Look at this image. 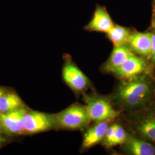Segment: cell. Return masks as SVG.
<instances>
[{
    "mask_svg": "<svg viewBox=\"0 0 155 155\" xmlns=\"http://www.w3.org/2000/svg\"><path fill=\"white\" fill-rule=\"evenodd\" d=\"M133 54L127 45L114 47L104 66L105 70L107 72L113 73Z\"/></svg>",
    "mask_w": 155,
    "mask_h": 155,
    "instance_id": "cell-13",
    "label": "cell"
},
{
    "mask_svg": "<svg viewBox=\"0 0 155 155\" xmlns=\"http://www.w3.org/2000/svg\"><path fill=\"white\" fill-rule=\"evenodd\" d=\"M133 32L129 28L119 25H114L107 34L108 39L116 46L127 45L129 38Z\"/></svg>",
    "mask_w": 155,
    "mask_h": 155,
    "instance_id": "cell-15",
    "label": "cell"
},
{
    "mask_svg": "<svg viewBox=\"0 0 155 155\" xmlns=\"http://www.w3.org/2000/svg\"><path fill=\"white\" fill-rule=\"evenodd\" d=\"M148 71V66L147 62L142 57L136 55L133 53L113 74L117 77L124 79Z\"/></svg>",
    "mask_w": 155,
    "mask_h": 155,
    "instance_id": "cell-8",
    "label": "cell"
},
{
    "mask_svg": "<svg viewBox=\"0 0 155 155\" xmlns=\"http://www.w3.org/2000/svg\"><path fill=\"white\" fill-rule=\"evenodd\" d=\"M57 127L65 129H79L87 126L90 122L85 106L75 104L54 115Z\"/></svg>",
    "mask_w": 155,
    "mask_h": 155,
    "instance_id": "cell-4",
    "label": "cell"
},
{
    "mask_svg": "<svg viewBox=\"0 0 155 155\" xmlns=\"http://www.w3.org/2000/svg\"><path fill=\"white\" fill-rule=\"evenodd\" d=\"M123 149L128 154L133 155H155V144L148 140L129 134Z\"/></svg>",
    "mask_w": 155,
    "mask_h": 155,
    "instance_id": "cell-9",
    "label": "cell"
},
{
    "mask_svg": "<svg viewBox=\"0 0 155 155\" xmlns=\"http://www.w3.org/2000/svg\"><path fill=\"white\" fill-rule=\"evenodd\" d=\"M7 138L6 137L5 134L0 130V147L4 144H5Z\"/></svg>",
    "mask_w": 155,
    "mask_h": 155,
    "instance_id": "cell-20",
    "label": "cell"
},
{
    "mask_svg": "<svg viewBox=\"0 0 155 155\" xmlns=\"http://www.w3.org/2000/svg\"><path fill=\"white\" fill-rule=\"evenodd\" d=\"M151 32H133L127 42V46L135 54L144 57H149L152 45Z\"/></svg>",
    "mask_w": 155,
    "mask_h": 155,
    "instance_id": "cell-11",
    "label": "cell"
},
{
    "mask_svg": "<svg viewBox=\"0 0 155 155\" xmlns=\"http://www.w3.org/2000/svg\"><path fill=\"white\" fill-rule=\"evenodd\" d=\"M155 84L148 72L124 79L113 93L111 100L124 110L132 111L147 105L153 101Z\"/></svg>",
    "mask_w": 155,
    "mask_h": 155,
    "instance_id": "cell-1",
    "label": "cell"
},
{
    "mask_svg": "<svg viewBox=\"0 0 155 155\" xmlns=\"http://www.w3.org/2000/svg\"><path fill=\"white\" fill-rule=\"evenodd\" d=\"M152 45H151V49L149 55V61L150 64L152 66H155V30L153 29L152 32Z\"/></svg>",
    "mask_w": 155,
    "mask_h": 155,
    "instance_id": "cell-18",
    "label": "cell"
},
{
    "mask_svg": "<svg viewBox=\"0 0 155 155\" xmlns=\"http://www.w3.org/2000/svg\"><path fill=\"white\" fill-rule=\"evenodd\" d=\"M129 116L132 134L155 144V101L132 111Z\"/></svg>",
    "mask_w": 155,
    "mask_h": 155,
    "instance_id": "cell-2",
    "label": "cell"
},
{
    "mask_svg": "<svg viewBox=\"0 0 155 155\" xmlns=\"http://www.w3.org/2000/svg\"><path fill=\"white\" fill-rule=\"evenodd\" d=\"M26 107L0 113V130L6 135L25 134L23 116Z\"/></svg>",
    "mask_w": 155,
    "mask_h": 155,
    "instance_id": "cell-6",
    "label": "cell"
},
{
    "mask_svg": "<svg viewBox=\"0 0 155 155\" xmlns=\"http://www.w3.org/2000/svg\"><path fill=\"white\" fill-rule=\"evenodd\" d=\"M23 122L25 134H36L56 127L54 115L27 109L23 116Z\"/></svg>",
    "mask_w": 155,
    "mask_h": 155,
    "instance_id": "cell-5",
    "label": "cell"
},
{
    "mask_svg": "<svg viewBox=\"0 0 155 155\" xmlns=\"http://www.w3.org/2000/svg\"><path fill=\"white\" fill-rule=\"evenodd\" d=\"M5 89H4V88H2V87H0V98H1V96L2 95V94L4 93V92H5Z\"/></svg>",
    "mask_w": 155,
    "mask_h": 155,
    "instance_id": "cell-21",
    "label": "cell"
},
{
    "mask_svg": "<svg viewBox=\"0 0 155 155\" xmlns=\"http://www.w3.org/2000/svg\"><path fill=\"white\" fill-rule=\"evenodd\" d=\"M114 25V24L107 9L104 6L98 5L96 7L91 21L84 27V29L89 31L107 33Z\"/></svg>",
    "mask_w": 155,
    "mask_h": 155,
    "instance_id": "cell-10",
    "label": "cell"
},
{
    "mask_svg": "<svg viewBox=\"0 0 155 155\" xmlns=\"http://www.w3.org/2000/svg\"><path fill=\"white\" fill-rule=\"evenodd\" d=\"M109 127L108 121H100L89 128L83 136L82 148L89 149L104 140Z\"/></svg>",
    "mask_w": 155,
    "mask_h": 155,
    "instance_id": "cell-12",
    "label": "cell"
},
{
    "mask_svg": "<svg viewBox=\"0 0 155 155\" xmlns=\"http://www.w3.org/2000/svg\"><path fill=\"white\" fill-rule=\"evenodd\" d=\"M117 124H114L108 127V129L106 133L105 138L104 139V145L107 148L111 147V143L114 137L115 130L117 127Z\"/></svg>",
    "mask_w": 155,
    "mask_h": 155,
    "instance_id": "cell-17",
    "label": "cell"
},
{
    "mask_svg": "<svg viewBox=\"0 0 155 155\" xmlns=\"http://www.w3.org/2000/svg\"><path fill=\"white\" fill-rule=\"evenodd\" d=\"M25 107L21 98L15 92H4L0 98V113Z\"/></svg>",
    "mask_w": 155,
    "mask_h": 155,
    "instance_id": "cell-14",
    "label": "cell"
},
{
    "mask_svg": "<svg viewBox=\"0 0 155 155\" xmlns=\"http://www.w3.org/2000/svg\"><path fill=\"white\" fill-rule=\"evenodd\" d=\"M152 19H151V26L153 29L155 30V0H152Z\"/></svg>",
    "mask_w": 155,
    "mask_h": 155,
    "instance_id": "cell-19",
    "label": "cell"
},
{
    "mask_svg": "<svg viewBox=\"0 0 155 155\" xmlns=\"http://www.w3.org/2000/svg\"><path fill=\"white\" fill-rule=\"evenodd\" d=\"M128 133L120 124H117L116 129L114 135V137L111 143V147L117 145L123 144L127 139Z\"/></svg>",
    "mask_w": 155,
    "mask_h": 155,
    "instance_id": "cell-16",
    "label": "cell"
},
{
    "mask_svg": "<svg viewBox=\"0 0 155 155\" xmlns=\"http://www.w3.org/2000/svg\"><path fill=\"white\" fill-rule=\"evenodd\" d=\"M84 100L90 121H109L119 115V112L106 98L97 95H85Z\"/></svg>",
    "mask_w": 155,
    "mask_h": 155,
    "instance_id": "cell-3",
    "label": "cell"
},
{
    "mask_svg": "<svg viewBox=\"0 0 155 155\" xmlns=\"http://www.w3.org/2000/svg\"><path fill=\"white\" fill-rule=\"evenodd\" d=\"M62 75L64 82L74 91L82 92L89 86V79L70 60L66 61Z\"/></svg>",
    "mask_w": 155,
    "mask_h": 155,
    "instance_id": "cell-7",
    "label": "cell"
}]
</instances>
